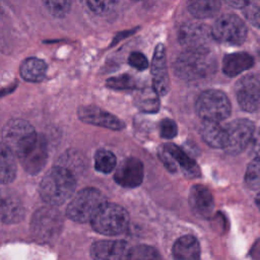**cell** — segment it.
<instances>
[{
	"mask_svg": "<svg viewBox=\"0 0 260 260\" xmlns=\"http://www.w3.org/2000/svg\"><path fill=\"white\" fill-rule=\"evenodd\" d=\"M76 187V177L64 168L53 167L43 178L40 195L50 206H58L67 201Z\"/></svg>",
	"mask_w": 260,
	"mask_h": 260,
	"instance_id": "7a4b0ae2",
	"label": "cell"
},
{
	"mask_svg": "<svg viewBox=\"0 0 260 260\" xmlns=\"http://www.w3.org/2000/svg\"><path fill=\"white\" fill-rule=\"evenodd\" d=\"M136 107L145 113H155L159 109L158 94L152 87H144L137 91L134 98Z\"/></svg>",
	"mask_w": 260,
	"mask_h": 260,
	"instance_id": "484cf974",
	"label": "cell"
},
{
	"mask_svg": "<svg viewBox=\"0 0 260 260\" xmlns=\"http://www.w3.org/2000/svg\"><path fill=\"white\" fill-rule=\"evenodd\" d=\"M196 112L203 121L217 122L225 120L232 111V105L226 94L218 89L202 91L196 101Z\"/></svg>",
	"mask_w": 260,
	"mask_h": 260,
	"instance_id": "8992f818",
	"label": "cell"
},
{
	"mask_svg": "<svg viewBox=\"0 0 260 260\" xmlns=\"http://www.w3.org/2000/svg\"><path fill=\"white\" fill-rule=\"evenodd\" d=\"M165 149L172 156L176 165L180 166L185 175L197 177V175L199 174V170L196 166V162L191 157H189L181 148H179L175 144H167L165 146Z\"/></svg>",
	"mask_w": 260,
	"mask_h": 260,
	"instance_id": "d4e9b609",
	"label": "cell"
},
{
	"mask_svg": "<svg viewBox=\"0 0 260 260\" xmlns=\"http://www.w3.org/2000/svg\"><path fill=\"white\" fill-rule=\"evenodd\" d=\"M220 0H188L187 9L191 15L198 19L211 18L219 12Z\"/></svg>",
	"mask_w": 260,
	"mask_h": 260,
	"instance_id": "7402d4cb",
	"label": "cell"
},
{
	"mask_svg": "<svg viewBox=\"0 0 260 260\" xmlns=\"http://www.w3.org/2000/svg\"><path fill=\"white\" fill-rule=\"evenodd\" d=\"M159 157H160V160L162 161V164L166 166V168L170 171V172H177L178 170V166L176 165V162L174 161V159L172 158V156L168 153V151L162 148L159 150Z\"/></svg>",
	"mask_w": 260,
	"mask_h": 260,
	"instance_id": "8d00e7d4",
	"label": "cell"
},
{
	"mask_svg": "<svg viewBox=\"0 0 260 260\" xmlns=\"http://www.w3.org/2000/svg\"><path fill=\"white\" fill-rule=\"evenodd\" d=\"M47 69L48 66L45 61L36 57H29L21 63L19 72L20 76L24 80L29 82H39L45 78Z\"/></svg>",
	"mask_w": 260,
	"mask_h": 260,
	"instance_id": "44dd1931",
	"label": "cell"
},
{
	"mask_svg": "<svg viewBox=\"0 0 260 260\" xmlns=\"http://www.w3.org/2000/svg\"><path fill=\"white\" fill-rule=\"evenodd\" d=\"M57 166L66 169L67 171L72 173L75 177H76V173L81 172V169L83 167L80 154L73 151H67L66 153H64L60 157Z\"/></svg>",
	"mask_w": 260,
	"mask_h": 260,
	"instance_id": "f1b7e54d",
	"label": "cell"
},
{
	"mask_svg": "<svg viewBox=\"0 0 260 260\" xmlns=\"http://www.w3.org/2000/svg\"><path fill=\"white\" fill-rule=\"evenodd\" d=\"M210 31L214 41L233 46L242 45L248 36V28L243 19L232 13L218 16Z\"/></svg>",
	"mask_w": 260,
	"mask_h": 260,
	"instance_id": "52a82bcc",
	"label": "cell"
},
{
	"mask_svg": "<svg viewBox=\"0 0 260 260\" xmlns=\"http://www.w3.org/2000/svg\"><path fill=\"white\" fill-rule=\"evenodd\" d=\"M94 167L101 173H111L116 167L115 154L107 149H99L94 155Z\"/></svg>",
	"mask_w": 260,
	"mask_h": 260,
	"instance_id": "4316f807",
	"label": "cell"
},
{
	"mask_svg": "<svg viewBox=\"0 0 260 260\" xmlns=\"http://www.w3.org/2000/svg\"><path fill=\"white\" fill-rule=\"evenodd\" d=\"M105 202L106 197L99 189L84 188L70 200L66 215L76 222H90Z\"/></svg>",
	"mask_w": 260,
	"mask_h": 260,
	"instance_id": "277c9868",
	"label": "cell"
},
{
	"mask_svg": "<svg viewBox=\"0 0 260 260\" xmlns=\"http://www.w3.org/2000/svg\"><path fill=\"white\" fill-rule=\"evenodd\" d=\"M254 57L246 52H236L228 54L222 59V71L230 77H235L240 73L253 67Z\"/></svg>",
	"mask_w": 260,
	"mask_h": 260,
	"instance_id": "d6986e66",
	"label": "cell"
},
{
	"mask_svg": "<svg viewBox=\"0 0 260 260\" xmlns=\"http://www.w3.org/2000/svg\"><path fill=\"white\" fill-rule=\"evenodd\" d=\"M243 13L247 20L255 27H259L260 23V0H247L242 7Z\"/></svg>",
	"mask_w": 260,
	"mask_h": 260,
	"instance_id": "1f68e13d",
	"label": "cell"
},
{
	"mask_svg": "<svg viewBox=\"0 0 260 260\" xmlns=\"http://www.w3.org/2000/svg\"><path fill=\"white\" fill-rule=\"evenodd\" d=\"M77 114L79 120L84 123L111 130H121L125 126L119 118L95 106H82L78 109Z\"/></svg>",
	"mask_w": 260,
	"mask_h": 260,
	"instance_id": "5bb4252c",
	"label": "cell"
},
{
	"mask_svg": "<svg viewBox=\"0 0 260 260\" xmlns=\"http://www.w3.org/2000/svg\"><path fill=\"white\" fill-rule=\"evenodd\" d=\"M62 225V216L53 206L40 208L31 219V232L38 240L42 241L55 238L60 233Z\"/></svg>",
	"mask_w": 260,
	"mask_h": 260,
	"instance_id": "9c48e42d",
	"label": "cell"
},
{
	"mask_svg": "<svg viewBox=\"0 0 260 260\" xmlns=\"http://www.w3.org/2000/svg\"><path fill=\"white\" fill-rule=\"evenodd\" d=\"M129 246L120 240H104L92 244L90 256L93 260H127Z\"/></svg>",
	"mask_w": 260,
	"mask_h": 260,
	"instance_id": "9a60e30c",
	"label": "cell"
},
{
	"mask_svg": "<svg viewBox=\"0 0 260 260\" xmlns=\"http://www.w3.org/2000/svg\"><path fill=\"white\" fill-rule=\"evenodd\" d=\"M133 1H140V0H133Z\"/></svg>",
	"mask_w": 260,
	"mask_h": 260,
	"instance_id": "f35d334b",
	"label": "cell"
},
{
	"mask_svg": "<svg viewBox=\"0 0 260 260\" xmlns=\"http://www.w3.org/2000/svg\"><path fill=\"white\" fill-rule=\"evenodd\" d=\"M106 85L109 88L115 90H126V89H134L137 87L136 80L133 76L129 74H121L118 76H113L106 81Z\"/></svg>",
	"mask_w": 260,
	"mask_h": 260,
	"instance_id": "f546056e",
	"label": "cell"
},
{
	"mask_svg": "<svg viewBox=\"0 0 260 260\" xmlns=\"http://www.w3.org/2000/svg\"><path fill=\"white\" fill-rule=\"evenodd\" d=\"M143 165L136 157H127L120 162L114 174L115 181L122 187L135 188L142 183Z\"/></svg>",
	"mask_w": 260,
	"mask_h": 260,
	"instance_id": "4fadbf2b",
	"label": "cell"
},
{
	"mask_svg": "<svg viewBox=\"0 0 260 260\" xmlns=\"http://www.w3.org/2000/svg\"><path fill=\"white\" fill-rule=\"evenodd\" d=\"M128 63L137 70H145L148 67V61L141 52H132L128 57Z\"/></svg>",
	"mask_w": 260,
	"mask_h": 260,
	"instance_id": "d590c367",
	"label": "cell"
},
{
	"mask_svg": "<svg viewBox=\"0 0 260 260\" xmlns=\"http://www.w3.org/2000/svg\"><path fill=\"white\" fill-rule=\"evenodd\" d=\"M48 11L55 17L66 16L72 5V0H43Z\"/></svg>",
	"mask_w": 260,
	"mask_h": 260,
	"instance_id": "4dcf8cb0",
	"label": "cell"
},
{
	"mask_svg": "<svg viewBox=\"0 0 260 260\" xmlns=\"http://www.w3.org/2000/svg\"><path fill=\"white\" fill-rule=\"evenodd\" d=\"M127 260H161V258L153 247L138 245L129 249Z\"/></svg>",
	"mask_w": 260,
	"mask_h": 260,
	"instance_id": "83f0119b",
	"label": "cell"
},
{
	"mask_svg": "<svg viewBox=\"0 0 260 260\" xmlns=\"http://www.w3.org/2000/svg\"><path fill=\"white\" fill-rule=\"evenodd\" d=\"M201 136L207 145L213 148H223L225 133L224 127L219 123L204 121L201 127Z\"/></svg>",
	"mask_w": 260,
	"mask_h": 260,
	"instance_id": "603a6c76",
	"label": "cell"
},
{
	"mask_svg": "<svg viewBox=\"0 0 260 260\" xmlns=\"http://www.w3.org/2000/svg\"><path fill=\"white\" fill-rule=\"evenodd\" d=\"M24 208L19 197L11 190H0V220L16 223L23 218Z\"/></svg>",
	"mask_w": 260,
	"mask_h": 260,
	"instance_id": "e0dca14e",
	"label": "cell"
},
{
	"mask_svg": "<svg viewBox=\"0 0 260 260\" xmlns=\"http://www.w3.org/2000/svg\"><path fill=\"white\" fill-rule=\"evenodd\" d=\"M119 0H86L89 9L99 15L109 14L117 6Z\"/></svg>",
	"mask_w": 260,
	"mask_h": 260,
	"instance_id": "d6a6232c",
	"label": "cell"
},
{
	"mask_svg": "<svg viewBox=\"0 0 260 260\" xmlns=\"http://www.w3.org/2000/svg\"><path fill=\"white\" fill-rule=\"evenodd\" d=\"M238 103L246 112H256L259 109L260 81L257 74H249L241 78L236 85Z\"/></svg>",
	"mask_w": 260,
	"mask_h": 260,
	"instance_id": "8fae6325",
	"label": "cell"
},
{
	"mask_svg": "<svg viewBox=\"0 0 260 260\" xmlns=\"http://www.w3.org/2000/svg\"><path fill=\"white\" fill-rule=\"evenodd\" d=\"M159 132L162 138H166V139L174 138L178 133L177 124L172 119H165L160 122Z\"/></svg>",
	"mask_w": 260,
	"mask_h": 260,
	"instance_id": "e575fe53",
	"label": "cell"
},
{
	"mask_svg": "<svg viewBox=\"0 0 260 260\" xmlns=\"http://www.w3.org/2000/svg\"><path fill=\"white\" fill-rule=\"evenodd\" d=\"M189 203L196 215L208 217L214 208V201L210 191L202 185H195L189 193Z\"/></svg>",
	"mask_w": 260,
	"mask_h": 260,
	"instance_id": "ac0fdd59",
	"label": "cell"
},
{
	"mask_svg": "<svg viewBox=\"0 0 260 260\" xmlns=\"http://www.w3.org/2000/svg\"><path fill=\"white\" fill-rule=\"evenodd\" d=\"M225 3H228L230 6L235 8H242L247 0H223Z\"/></svg>",
	"mask_w": 260,
	"mask_h": 260,
	"instance_id": "74e56055",
	"label": "cell"
},
{
	"mask_svg": "<svg viewBox=\"0 0 260 260\" xmlns=\"http://www.w3.org/2000/svg\"><path fill=\"white\" fill-rule=\"evenodd\" d=\"M225 140L223 149L235 155L241 153L249 144L254 133V123L247 119H237L224 127Z\"/></svg>",
	"mask_w": 260,
	"mask_h": 260,
	"instance_id": "ba28073f",
	"label": "cell"
},
{
	"mask_svg": "<svg viewBox=\"0 0 260 260\" xmlns=\"http://www.w3.org/2000/svg\"><path fill=\"white\" fill-rule=\"evenodd\" d=\"M150 73L152 88L158 95H166L170 90V78L167 64V53L165 45L159 43L154 48Z\"/></svg>",
	"mask_w": 260,
	"mask_h": 260,
	"instance_id": "7c38bea8",
	"label": "cell"
},
{
	"mask_svg": "<svg viewBox=\"0 0 260 260\" xmlns=\"http://www.w3.org/2000/svg\"><path fill=\"white\" fill-rule=\"evenodd\" d=\"M38 134L35 128L25 120L11 119L3 127V144L20 158L36 142Z\"/></svg>",
	"mask_w": 260,
	"mask_h": 260,
	"instance_id": "3957f363",
	"label": "cell"
},
{
	"mask_svg": "<svg viewBox=\"0 0 260 260\" xmlns=\"http://www.w3.org/2000/svg\"><path fill=\"white\" fill-rule=\"evenodd\" d=\"M216 69V59L210 50H184L174 63L176 75L187 81L205 79Z\"/></svg>",
	"mask_w": 260,
	"mask_h": 260,
	"instance_id": "6da1fadb",
	"label": "cell"
},
{
	"mask_svg": "<svg viewBox=\"0 0 260 260\" xmlns=\"http://www.w3.org/2000/svg\"><path fill=\"white\" fill-rule=\"evenodd\" d=\"M48 147L44 136L38 135L35 144L19 158L23 169L30 175L40 173L46 165Z\"/></svg>",
	"mask_w": 260,
	"mask_h": 260,
	"instance_id": "2e32d148",
	"label": "cell"
},
{
	"mask_svg": "<svg viewBox=\"0 0 260 260\" xmlns=\"http://www.w3.org/2000/svg\"><path fill=\"white\" fill-rule=\"evenodd\" d=\"M16 175L15 155L0 142V183L8 184Z\"/></svg>",
	"mask_w": 260,
	"mask_h": 260,
	"instance_id": "cb8c5ba5",
	"label": "cell"
},
{
	"mask_svg": "<svg viewBox=\"0 0 260 260\" xmlns=\"http://www.w3.org/2000/svg\"><path fill=\"white\" fill-rule=\"evenodd\" d=\"M174 260H200V245L193 236L179 238L173 246Z\"/></svg>",
	"mask_w": 260,
	"mask_h": 260,
	"instance_id": "ffe728a7",
	"label": "cell"
},
{
	"mask_svg": "<svg viewBox=\"0 0 260 260\" xmlns=\"http://www.w3.org/2000/svg\"><path fill=\"white\" fill-rule=\"evenodd\" d=\"M178 40L185 50H209L212 36L210 27L199 21H187L180 26Z\"/></svg>",
	"mask_w": 260,
	"mask_h": 260,
	"instance_id": "30bf717a",
	"label": "cell"
},
{
	"mask_svg": "<svg viewBox=\"0 0 260 260\" xmlns=\"http://www.w3.org/2000/svg\"><path fill=\"white\" fill-rule=\"evenodd\" d=\"M92 229L106 236L124 233L129 224V215L124 207L116 203L105 202L90 220Z\"/></svg>",
	"mask_w": 260,
	"mask_h": 260,
	"instance_id": "5b68a950",
	"label": "cell"
},
{
	"mask_svg": "<svg viewBox=\"0 0 260 260\" xmlns=\"http://www.w3.org/2000/svg\"><path fill=\"white\" fill-rule=\"evenodd\" d=\"M259 158L258 156H256L249 165L245 178L246 183L250 188L255 190L259 189Z\"/></svg>",
	"mask_w": 260,
	"mask_h": 260,
	"instance_id": "836d02e7",
	"label": "cell"
}]
</instances>
